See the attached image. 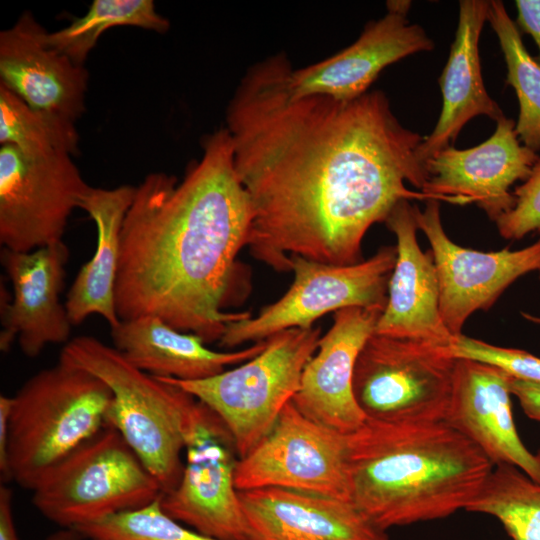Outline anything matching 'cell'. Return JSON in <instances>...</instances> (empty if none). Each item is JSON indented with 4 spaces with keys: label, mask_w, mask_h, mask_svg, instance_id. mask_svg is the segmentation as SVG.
Wrapping results in <instances>:
<instances>
[{
    "label": "cell",
    "mask_w": 540,
    "mask_h": 540,
    "mask_svg": "<svg viewBox=\"0 0 540 540\" xmlns=\"http://www.w3.org/2000/svg\"><path fill=\"white\" fill-rule=\"evenodd\" d=\"M490 1L461 0L455 39L438 79L443 105L433 131L423 138L418 157L426 164L440 150L452 146L465 124L477 116L497 121L504 115L488 94L481 73L479 39L488 19Z\"/></svg>",
    "instance_id": "7402d4cb"
},
{
    "label": "cell",
    "mask_w": 540,
    "mask_h": 540,
    "mask_svg": "<svg viewBox=\"0 0 540 540\" xmlns=\"http://www.w3.org/2000/svg\"><path fill=\"white\" fill-rule=\"evenodd\" d=\"M177 485L160 497L163 511L195 531L221 540H252L235 485L239 454L223 420L196 399L185 429Z\"/></svg>",
    "instance_id": "30bf717a"
},
{
    "label": "cell",
    "mask_w": 540,
    "mask_h": 540,
    "mask_svg": "<svg viewBox=\"0 0 540 540\" xmlns=\"http://www.w3.org/2000/svg\"><path fill=\"white\" fill-rule=\"evenodd\" d=\"M32 493L44 517L76 529L147 506L163 489L119 432L106 424L49 469Z\"/></svg>",
    "instance_id": "8992f818"
},
{
    "label": "cell",
    "mask_w": 540,
    "mask_h": 540,
    "mask_svg": "<svg viewBox=\"0 0 540 540\" xmlns=\"http://www.w3.org/2000/svg\"><path fill=\"white\" fill-rule=\"evenodd\" d=\"M385 223L396 236L397 257L374 334L450 346L456 337L441 317L436 267L430 250L419 246L413 205L399 202Z\"/></svg>",
    "instance_id": "ffe728a7"
},
{
    "label": "cell",
    "mask_w": 540,
    "mask_h": 540,
    "mask_svg": "<svg viewBox=\"0 0 540 540\" xmlns=\"http://www.w3.org/2000/svg\"><path fill=\"white\" fill-rule=\"evenodd\" d=\"M117 26L165 33L170 23L156 11L152 0H94L84 16L60 30L48 32L47 43L75 64L84 66L99 37Z\"/></svg>",
    "instance_id": "484cf974"
},
{
    "label": "cell",
    "mask_w": 540,
    "mask_h": 540,
    "mask_svg": "<svg viewBox=\"0 0 540 540\" xmlns=\"http://www.w3.org/2000/svg\"><path fill=\"white\" fill-rule=\"evenodd\" d=\"M30 11L0 32V84L32 109L75 124L85 111L88 71L50 47Z\"/></svg>",
    "instance_id": "e0dca14e"
},
{
    "label": "cell",
    "mask_w": 540,
    "mask_h": 540,
    "mask_svg": "<svg viewBox=\"0 0 540 540\" xmlns=\"http://www.w3.org/2000/svg\"><path fill=\"white\" fill-rule=\"evenodd\" d=\"M68 259L63 241L31 252L1 250V264L13 287L10 297L1 285V351L17 339L21 351L33 358L48 344L70 341L73 325L60 302Z\"/></svg>",
    "instance_id": "9a60e30c"
},
{
    "label": "cell",
    "mask_w": 540,
    "mask_h": 540,
    "mask_svg": "<svg viewBox=\"0 0 540 540\" xmlns=\"http://www.w3.org/2000/svg\"><path fill=\"white\" fill-rule=\"evenodd\" d=\"M320 338V328H292L266 339L255 357L215 376L195 381L159 378L213 410L231 432L241 458L266 436L292 401Z\"/></svg>",
    "instance_id": "52a82bcc"
},
{
    "label": "cell",
    "mask_w": 540,
    "mask_h": 540,
    "mask_svg": "<svg viewBox=\"0 0 540 540\" xmlns=\"http://www.w3.org/2000/svg\"><path fill=\"white\" fill-rule=\"evenodd\" d=\"M383 310L348 307L335 312L333 324L321 336L292 399L305 416L343 435L363 425L366 417L353 392L354 368Z\"/></svg>",
    "instance_id": "2e32d148"
},
{
    "label": "cell",
    "mask_w": 540,
    "mask_h": 540,
    "mask_svg": "<svg viewBox=\"0 0 540 540\" xmlns=\"http://www.w3.org/2000/svg\"><path fill=\"white\" fill-rule=\"evenodd\" d=\"M252 540H389L352 501L281 488L239 492Z\"/></svg>",
    "instance_id": "44dd1931"
},
{
    "label": "cell",
    "mask_w": 540,
    "mask_h": 540,
    "mask_svg": "<svg viewBox=\"0 0 540 540\" xmlns=\"http://www.w3.org/2000/svg\"><path fill=\"white\" fill-rule=\"evenodd\" d=\"M386 6H387L388 12L401 14V15H407L411 6V1H406V0L387 1Z\"/></svg>",
    "instance_id": "8d00e7d4"
},
{
    "label": "cell",
    "mask_w": 540,
    "mask_h": 540,
    "mask_svg": "<svg viewBox=\"0 0 540 540\" xmlns=\"http://www.w3.org/2000/svg\"><path fill=\"white\" fill-rule=\"evenodd\" d=\"M466 511L490 515L512 540H540V483L511 465H495Z\"/></svg>",
    "instance_id": "4316f807"
},
{
    "label": "cell",
    "mask_w": 540,
    "mask_h": 540,
    "mask_svg": "<svg viewBox=\"0 0 540 540\" xmlns=\"http://www.w3.org/2000/svg\"><path fill=\"white\" fill-rule=\"evenodd\" d=\"M0 540H20L13 515V492L5 485L0 487Z\"/></svg>",
    "instance_id": "e575fe53"
},
{
    "label": "cell",
    "mask_w": 540,
    "mask_h": 540,
    "mask_svg": "<svg viewBox=\"0 0 540 540\" xmlns=\"http://www.w3.org/2000/svg\"><path fill=\"white\" fill-rule=\"evenodd\" d=\"M514 206L496 221L504 239L520 240L530 233H540V157L525 181L513 192Z\"/></svg>",
    "instance_id": "4dcf8cb0"
},
{
    "label": "cell",
    "mask_w": 540,
    "mask_h": 540,
    "mask_svg": "<svg viewBox=\"0 0 540 540\" xmlns=\"http://www.w3.org/2000/svg\"><path fill=\"white\" fill-rule=\"evenodd\" d=\"M346 447L351 501L386 531L466 510L494 468L444 421L366 419Z\"/></svg>",
    "instance_id": "3957f363"
},
{
    "label": "cell",
    "mask_w": 540,
    "mask_h": 540,
    "mask_svg": "<svg viewBox=\"0 0 540 540\" xmlns=\"http://www.w3.org/2000/svg\"><path fill=\"white\" fill-rule=\"evenodd\" d=\"M12 396H0V473L1 479L10 480L8 467L9 424Z\"/></svg>",
    "instance_id": "836d02e7"
},
{
    "label": "cell",
    "mask_w": 540,
    "mask_h": 540,
    "mask_svg": "<svg viewBox=\"0 0 540 540\" xmlns=\"http://www.w3.org/2000/svg\"><path fill=\"white\" fill-rule=\"evenodd\" d=\"M539 277H540V269H539Z\"/></svg>",
    "instance_id": "f35d334b"
},
{
    "label": "cell",
    "mask_w": 540,
    "mask_h": 540,
    "mask_svg": "<svg viewBox=\"0 0 540 540\" xmlns=\"http://www.w3.org/2000/svg\"><path fill=\"white\" fill-rule=\"evenodd\" d=\"M456 362L448 345L372 334L354 368L356 402L367 420L443 421Z\"/></svg>",
    "instance_id": "ba28073f"
},
{
    "label": "cell",
    "mask_w": 540,
    "mask_h": 540,
    "mask_svg": "<svg viewBox=\"0 0 540 540\" xmlns=\"http://www.w3.org/2000/svg\"><path fill=\"white\" fill-rule=\"evenodd\" d=\"M235 485L239 492L281 488L351 501L346 435L290 401L266 436L239 458Z\"/></svg>",
    "instance_id": "7c38bea8"
},
{
    "label": "cell",
    "mask_w": 540,
    "mask_h": 540,
    "mask_svg": "<svg viewBox=\"0 0 540 540\" xmlns=\"http://www.w3.org/2000/svg\"><path fill=\"white\" fill-rule=\"evenodd\" d=\"M112 391L60 354L12 396L8 467L11 481L33 490L42 476L106 425Z\"/></svg>",
    "instance_id": "277c9868"
},
{
    "label": "cell",
    "mask_w": 540,
    "mask_h": 540,
    "mask_svg": "<svg viewBox=\"0 0 540 540\" xmlns=\"http://www.w3.org/2000/svg\"><path fill=\"white\" fill-rule=\"evenodd\" d=\"M94 540H221L203 535L166 514L160 498L142 508L76 528Z\"/></svg>",
    "instance_id": "f1b7e54d"
},
{
    "label": "cell",
    "mask_w": 540,
    "mask_h": 540,
    "mask_svg": "<svg viewBox=\"0 0 540 540\" xmlns=\"http://www.w3.org/2000/svg\"><path fill=\"white\" fill-rule=\"evenodd\" d=\"M496 123L483 143L449 146L431 157L421 191L450 204L475 203L494 222L508 212L515 204L511 186L527 179L539 156L521 143L513 119L503 115Z\"/></svg>",
    "instance_id": "5bb4252c"
},
{
    "label": "cell",
    "mask_w": 540,
    "mask_h": 540,
    "mask_svg": "<svg viewBox=\"0 0 540 540\" xmlns=\"http://www.w3.org/2000/svg\"><path fill=\"white\" fill-rule=\"evenodd\" d=\"M0 144L15 147L27 156L56 152L75 155L79 135L75 124L32 109L0 84Z\"/></svg>",
    "instance_id": "83f0119b"
},
{
    "label": "cell",
    "mask_w": 540,
    "mask_h": 540,
    "mask_svg": "<svg viewBox=\"0 0 540 540\" xmlns=\"http://www.w3.org/2000/svg\"><path fill=\"white\" fill-rule=\"evenodd\" d=\"M434 42L407 15L387 12L367 24L359 38L335 55L301 69L287 68L285 82L294 96L325 95L353 100L368 92L381 71L409 55L430 51Z\"/></svg>",
    "instance_id": "d6986e66"
},
{
    "label": "cell",
    "mask_w": 540,
    "mask_h": 540,
    "mask_svg": "<svg viewBox=\"0 0 540 540\" xmlns=\"http://www.w3.org/2000/svg\"><path fill=\"white\" fill-rule=\"evenodd\" d=\"M113 347L136 368L155 377L202 380L258 355L267 340L237 351H215L196 334L179 331L157 317L121 320L111 328Z\"/></svg>",
    "instance_id": "603a6c76"
},
{
    "label": "cell",
    "mask_w": 540,
    "mask_h": 540,
    "mask_svg": "<svg viewBox=\"0 0 540 540\" xmlns=\"http://www.w3.org/2000/svg\"><path fill=\"white\" fill-rule=\"evenodd\" d=\"M281 53L249 68L227 108L234 165L259 261L291 271L292 255L332 265L362 261L369 228L421 191L423 137L405 128L382 91L353 100L292 95ZM439 201V200H438Z\"/></svg>",
    "instance_id": "6da1fadb"
},
{
    "label": "cell",
    "mask_w": 540,
    "mask_h": 540,
    "mask_svg": "<svg viewBox=\"0 0 540 540\" xmlns=\"http://www.w3.org/2000/svg\"><path fill=\"white\" fill-rule=\"evenodd\" d=\"M487 21L496 33L507 66L506 83L519 104L515 130L523 145L540 150V63L526 49L502 1H490Z\"/></svg>",
    "instance_id": "d4e9b609"
},
{
    "label": "cell",
    "mask_w": 540,
    "mask_h": 540,
    "mask_svg": "<svg viewBox=\"0 0 540 540\" xmlns=\"http://www.w3.org/2000/svg\"><path fill=\"white\" fill-rule=\"evenodd\" d=\"M456 358L495 365L515 379L540 384V358L524 350L500 347L460 335L450 345Z\"/></svg>",
    "instance_id": "f546056e"
},
{
    "label": "cell",
    "mask_w": 540,
    "mask_h": 540,
    "mask_svg": "<svg viewBox=\"0 0 540 540\" xmlns=\"http://www.w3.org/2000/svg\"><path fill=\"white\" fill-rule=\"evenodd\" d=\"M89 187L68 153L34 157L1 145V245L31 252L62 242L68 219Z\"/></svg>",
    "instance_id": "8fae6325"
},
{
    "label": "cell",
    "mask_w": 540,
    "mask_h": 540,
    "mask_svg": "<svg viewBox=\"0 0 540 540\" xmlns=\"http://www.w3.org/2000/svg\"><path fill=\"white\" fill-rule=\"evenodd\" d=\"M251 221L227 128L204 139L201 160L180 183L164 172L146 175L121 230L119 319L157 317L206 344L219 341L229 323L251 317L223 311Z\"/></svg>",
    "instance_id": "7a4b0ae2"
},
{
    "label": "cell",
    "mask_w": 540,
    "mask_h": 540,
    "mask_svg": "<svg viewBox=\"0 0 540 540\" xmlns=\"http://www.w3.org/2000/svg\"><path fill=\"white\" fill-rule=\"evenodd\" d=\"M396 257V246H384L369 259L344 266L292 255L294 280L286 293L256 316L229 323L219 345L231 349L288 329L311 328L324 314L348 307L385 308Z\"/></svg>",
    "instance_id": "9c48e42d"
},
{
    "label": "cell",
    "mask_w": 540,
    "mask_h": 540,
    "mask_svg": "<svg viewBox=\"0 0 540 540\" xmlns=\"http://www.w3.org/2000/svg\"><path fill=\"white\" fill-rule=\"evenodd\" d=\"M517 18L515 24L519 31L529 34L539 49L540 58V0H516Z\"/></svg>",
    "instance_id": "1f68e13d"
},
{
    "label": "cell",
    "mask_w": 540,
    "mask_h": 540,
    "mask_svg": "<svg viewBox=\"0 0 540 540\" xmlns=\"http://www.w3.org/2000/svg\"><path fill=\"white\" fill-rule=\"evenodd\" d=\"M60 354L108 385L113 399L106 424L119 432L163 493L172 490L182 473L185 429L196 398L136 368L117 349L95 337L73 338Z\"/></svg>",
    "instance_id": "5b68a950"
},
{
    "label": "cell",
    "mask_w": 540,
    "mask_h": 540,
    "mask_svg": "<svg viewBox=\"0 0 540 540\" xmlns=\"http://www.w3.org/2000/svg\"><path fill=\"white\" fill-rule=\"evenodd\" d=\"M86 540H94V539H86Z\"/></svg>",
    "instance_id": "ab89813d"
},
{
    "label": "cell",
    "mask_w": 540,
    "mask_h": 540,
    "mask_svg": "<svg viewBox=\"0 0 540 540\" xmlns=\"http://www.w3.org/2000/svg\"><path fill=\"white\" fill-rule=\"evenodd\" d=\"M521 314L526 320H528V321H530L532 323H535L537 325H540V317L539 316L531 315V314L525 313V312H522Z\"/></svg>",
    "instance_id": "74e56055"
},
{
    "label": "cell",
    "mask_w": 540,
    "mask_h": 540,
    "mask_svg": "<svg viewBox=\"0 0 540 540\" xmlns=\"http://www.w3.org/2000/svg\"><path fill=\"white\" fill-rule=\"evenodd\" d=\"M136 186L89 187L79 208L94 221L97 241L92 258L77 273L67 293L65 307L73 326L88 316L103 317L110 328L120 319L116 313L114 289L120 256L121 230L133 201Z\"/></svg>",
    "instance_id": "cb8c5ba5"
},
{
    "label": "cell",
    "mask_w": 540,
    "mask_h": 540,
    "mask_svg": "<svg viewBox=\"0 0 540 540\" xmlns=\"http://www.w3.org/2000/svg\"><path fill=\"white\" fill-rule=\"evenodd\" d=\"M512 376L481 361L457 358L444 422L474 443L495 465H511L540 483V452L521 441L512 413Z\"/></svg>",
    "instance_id": "ac0fdd59"
},
{
    "label": "cell",
    "mask_w": 540,
    "mask_h": 540,
    "mask_svg": "<svg viewBox=\"0 0 540 540\" xmlns=\"http://www.w3.org/2000/svg\"><path fill=\"white\" fill-rule=\"evenodd\" d=\"M510 389L512 395L519 400L525 414L540 421V384L512 377Z\"/></svg>",
    "instance_id": "d6a6232c"
},
{
    "label": "cell",
    "mask_w": 540,
    "mask_h": 540,
    "mask_svg": "<svg viewBox=\"0 0 540 540\" xmlns=\"http://www.w3.org/2000/svg\"><path fill=\"white\" fill-rule=\"evenodd\" d=\"M45 540H84V537L76 529L60 528Z\"/></svg>",
    "instance_id": "d590c367"
},
{
    "label": "cell",
    "mask_w": 540,
    "mask_h": 540,
    "mask_svg": "<svg viewBox=\"0 0 540 540\" xmlns=\"http://www.w3.org/2000/svg\"><path fill=\"white\" fill-rule=\"evenodd\" d=\"M418 226L430 244L439 282L442 320L454 336L462 335L467 319L488 310L518 278L540 269V239L520 250L483 252L462 247L446 234L440 203L431 199L421 210L413 205Z\"/></svg>",
    "instance_id": "4fadbf2b"
}]
</instances>
